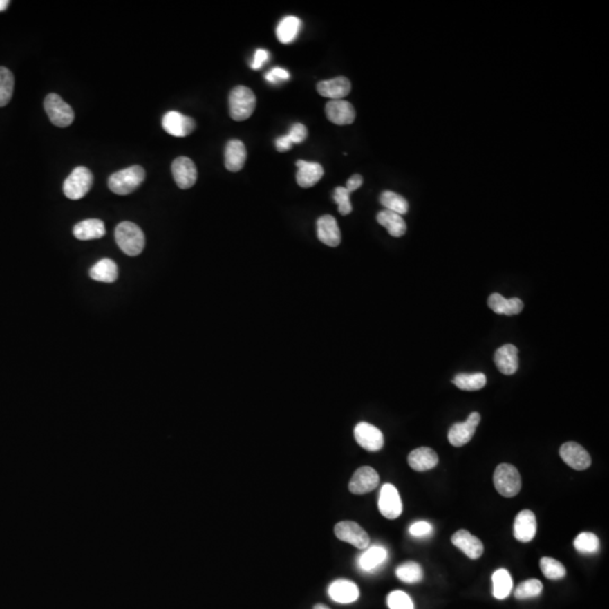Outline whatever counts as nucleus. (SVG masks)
<instances>
[{"mask_svg":"<svg viewBox=\"0 0 609 609\" xmlns=\"http://www.w3.org/2000/svg\"><path fill=\"white\" fill-rule=\"evenodd\" d=\"M115 242L124 254L137 256L144 251L146 239L140 227L130 221H123L115 228Z\"/></svg>","mask_w":609,"mask_h":609,"instance_id":"1","label":"nucleus"},{"mask_svg":"<svg viewBox=\"0 0 609 609\" xmlns=\"http://www.w3.org/2000/svg\"><path fill=\"white\" fill-rule=\"evenodd\" d=\"M146 178V171L139 165L121 169L111 175L109 189L118 196H127L140 187Z\"/></svg>","mask_w":609,"mask_h":609,"instance_id":"2","label":"nucleus"},{"mask_svg":"<svg viewBox=\"0 0 609 609\" xmlns=\"http://www.w3.org/2000/svg\"><path fill=\"white\" fill-rule=\"evenodd\" d=\"M256 107V97L251 88L237 86L230 92L229 114L235 121H245L251 117Z\"/></svg>","mask_w":609,"mask_h":609,"instance_id":"3","label":"nucleus"},{"mask_svg":"<svg viewBox=\"0 0 609 609\" xmlns=\"http://www.w3.org/2000/svg\"><path fill=\"white\" fill-rule=\"evenodd\" d=\"M496 491L505 498L517 496L521 490V478L518 469L510 464H501L493 475Z\"/></svg>","mask_w":609,"mask_h":609,"instance_id":"4","label":"nucleus"},{"mask_svg":"<svg viewBox=\"0 0 609 609\" xmlns=\"http://www.w3.org/2000/svg\"><path fill=\"white\" fill-rule=\"evenodd\" d=\"M93 182L94 176L92 171L87 167L78 166L64 181V196L71 200L82 199L92 189Z\"/></svg>","mask_w":609,"mask_h":609,"instance_id":"5","label":"nucleus"},{"mask_svg":"<svg viewBox=\"0 0 609 609\" xmlns=\"http://www.w3.org/2000/svg\"><path fill=\"white\" fill-rule=\"evenodd\" d=\"M44 110L50 121L59 128H66L74 122V110L58 94L53 93L46 96L44 100Z\"/></svg>","mask_w":609,"mask_h":609,"instance_id":"6","label":"nucleus"},{"mask_svg":"<svg viewBox=\"0 0 609 609\" xmlns=\"http://www.w3.org/2000/svg\"><path fill=\"white\" fill-rule=\"evenodd\" d=\"M334 533L342 542L349 543L359 550H366L371 538L367 532L355 521H340L334 527Z\"/></svg>","mask_w":609,"mask_h":609,"instance_id":"7","label":"nucleus"},{"mask_svg":"<svg viewBox=\"0 0 609 609\" xmlns=\"http://www.w3.org/2000/svg\"><path fill=\"white\" fill-rule=\"evenodd\" d=\"M481 421V415L478 412L469 414L465 422L455 423L448 432V440L455 447H462L473 438L476 428Z\"/></svg>","mask_w":609,"mask_h":609,"instance_id":"8","label":"nucleus"},{"mask_svg":"<svg viewBox=\"0 0 609 609\" xmlns=\"http://www.w3.org/2000/svg\"><path fill=\"white\" fill-rule=\"evenodd\" d=\"M162 126L169 135L184 138L194 131L196 121L176 111H169L162 117Z\"/></svg>","mask_w":609,"mask_h":609,"instance_id":"9","label":"nucleus"},{"mask_svg":"<svg viewBox=\"0 0 609 609\" xmlns=\"http://www.w3.org/2000/svg\"><path fill=\"white\" fill-rule=\"evenodd\" d=\"M378 509L380 514L387 519H396L403 512L401 496L392 484H384L378 499Z\"/></svg>","mask_w":609,"mask_h":609,"instance_id":"10","label":"nucleus"},{"mask_svg":"<svg viewBox=\"0 0 609 609\" xmlns=\"http://www.w3.org/2000/svg\"><path fill=\"white\" fill-rule=\"evenodd\" d=\"M171 173L175 183L182 190L190 189L198 180L196 164L189 157H178L171 164Z\"/></svg>","mask_w":609,"mask_h":609,"instance_id":"11","label":"nucleus"},{"mask_svg":"<svg viewBox=\"0 0 609 609\" xmlns=\"http://www.w3.org/2000/svg\"><path fill=\"white\" fill-rule=\"evenodd\" d=\"M380 484V475L373 467L362 466L357 469L349 483L350 492L357 496L374 491Z\"/></svg>","mask_w":609,"mask_h":609,"instance_id":"12","label":"nucleus"},{"mask_svg":"<svg viewBox=\"0 0 609 609\" xmlns=\"http://www.w3.org/2000/svg\"><path fill=\"white\" fill-rule=\"evenodd\" d=\"M355 438L359 446L368 451H378L384 446L383 433L371 423H358L355 428Z\"/></svg>","mask_w":609,"mask_h":609,"instance_id":"13","label":"nucleus"},{"mask_svg":"<svg viewBox=\"0 0 609 609\" xmlns=\"http://www.w3.org/2000/svg\"><path fill=\"white\" fill-rule=\"evenodd\" d=\"M560 456L563 462L576 471H585L591 465V457L581 444L569 441L561 447Z\"/></svg>","mask_w":609,"mask_h":609,"instance_id":"14","label":"nucleus"},{"mask_svg":"<svg viewBox=\"0 0 609 609\" xmlns=\"http://www.w3.org/2000/svg\"><path fill=\"white\" fill-rule=\"evenodd\" d=\"M325 112L328 119L337 126H346L355 122V107L344 100L328 102L325 107Z\"/></svg>","mask_w":609,"mask_h":609,"instance_id":"15","label":"nucleus"},{"mask_svg":"<svg viewBox=\"0 0 609 609\" xmlns=\"http://www.w3.org/2000/svg\"><path fill=\"white\" fill-rule=\"evenodd\" d=\"M451 543L471 560H478L483 554V543L467 530H460L453 534Z\"/></svg>","mask_w":609,"mask_h":609,"instance_id":"16","label":"nucleus"},{"mask_svg":"<svg viewBox=\"0 0 609 609\" xmlns=\"http://www.w3.org/2000/svg\"><path fill=\"white\" fill-rule=\"evenodd\" d=\"M537 532L535 514L530 510H523L517 514L514 523V536L521 543L533 541Z\"/></svg>","mask_w":609,"mask_h":609,"instance_id":"17","label":"nucleus"},{"mask_svg":"<svg viewBox=\"0 0 609 609\" xmlns=\"http://www.w3.org/2000/svg\"><path fill=\"white\" fill-rule=\"evenodd\" d=\"M317 92L323 97H328L331 101L343 100L351 92V83L346 77H337L333 79L323 80L317 84Z\"/></svg>","mask_w":609,"mask_h":609,"instance_id":"18","label":"nucleus"},{"mask_svg":"<svg viewBox=\"0 0 609 609\" xmlns=\"http://www.w3.org/2000/svg\"><path fill=\"white\" fill-rule=\"evenodd\" d=\"M317 237L325 245L337 247L341 243V230L333 216L325 214L317 221Z\"/></svg>","mask_w":609,"mask_h":609,"instance_id":"19","label":"nucleus"},{"mask_svg":"<svg viewBox=\"0 0 609 609\" xmlns=\"http://www.w3.org/2000/svg\"><path fill=\"white\" fill-rule=\"evenodd\" d=\"M328 594L335 603H351L358 599L360 592L355 582L346 579H339L332 582L328 588Z\"/></svg>","mask_w":609,"mask_h":609,"instance_id":"20","label":"nucleus"},{"mask_svg":"<svg viewBox=\"0 0 609 609\" xmlns=\"http://www.w3.org/2000/svg\"><path fill=\"white\" fill-rule=\"evenodd\" d=\"M494 362L500 373L503 375H514L518 371V349L512 344H505L496 350L494 355Z\"/></svg>","mask_w":609,"mask_h":609,"instance_id":"21","label":"nucleus"},{"mask_svg":"<svg viewBox=\"0 0 609 609\" xmlns=\"http://www.w3.org/2000/svg\"><path fill=\"white\" fill-rule=\"evenodd\" d=\"M411 469L417 471H429L438 465V455L429 447H420L412 450L407 458Z\"/></svg>","mask_w":609,"mask_h":609,"instance_id":"22","label":"nucleus"},{"mask_svg":"<svg viewBox=\"0 0 609 609\" xmlns=\"http://www.w3.org/2000/svg\"><path fill=\"white\" fill-rule=\"evenodd\" d=\"M247 151L244 142L237 139L228 141L225 149V165L228 171H241L245 165Z\"/></svg>","mask_w":609,"mask_h":609,"instance_id":"23","label":"nucleus"},{"mask_svg":"<svg viewBox=\"0 0 609 609\" xmlns=\"http://www.w3.org/2000/svg\"><path fill=\"white\" fill-rule=\"evenodd\" d=\"M297 167V183L303 189L314 187L324 175V169L319 162L298 160Z\"/></svg>","mask_w":609,"mask_h":609,"instance_id":"24","label":"nucleus"},{"mask_svg":"<svg viewBox=\"0 0 609 609\" xmlns=\"http://www.w3.org/2000/svg\"><path fill=\"white\" fill-rule=\"evenodd\" d=\"M487 305L493 312L500 315H517L524 310V303L519 298L503 297V294H492L487 300Z\"/></svg>","mask_w":609,"mask_h":609,"instance_id":"25","label":"nucleus"},{"mask_svg":"<svg viewBox=\"0 0 609 609\" xmlns=\"http://www.w3.org/2000/svg\"><path fill=\"white\" fill-rule=\"evenodd\" d=\"M387 556H388V553L383 546H371L359 557V567L366 572H371V571H375L382 567L387 560Z\"/></svg>","mask_w":609,"mask_h":609,"instance_id":"26","label":"nucleus"},{"mask_svg":"<svg viewBox=\"0 0 609 609\" xmlns=\"http://www.w3.org/2000/svg\"><path fill=\"white\" fill-rule=\"evenodd\" d=\"M106 234L104 223L100 219H86L74 227V236L79 241L100 239Z\"/></svg>","mask_w":609,"mask_h":609,"instance_id":"27","label":"nucleus"},{"mask_svg":"<svg viewBox=\"0 0 609 609\" xmlns=\"http://www.w3.org/2000/svg\"><path fill=\"white\" fill-rule=\"evenodd\" d=\"M89 276L95 281L112 283L119 276L117 263L110 259H102L89 270Z\"/></svg>","mask_w":609,"mask_h":609,"instance_id":"28","label":"nucleus"},{"mask_svg":"<svg viewBox=\"0 0 609 609\" xmlns=\"http://www.w3.org/2000/svg\"><path fill=\"white\" fill-rule=\"evenodd\" d=\"M301 21L296 16H285L277 26V37L283 44L294 42L301 30Z\"/></svg>","mask_w":609,"mask_h":609,"instance_id":"29","label":"nucleus"},{"mask_svg":"<svg viewBox=\"0 0 609 609\" xmlns=\"http://www.w3.org/2000/svg\"><path fill=\"white\" fill-rule=\"evenodd\" d=\"M377 221L378 224L385 227L388 230L389 235L393 237H402L406 233V224L401 214L383 210L377 214Z\"/></svg>","mask_w":609,"mask_h":609,"instance_id":"30","label":"nucleus"},{"mask_svg":"<svg viewBox=\"0 0 609 609\" xmlns=\"http://www.w3.org/2000/svg\"><path fill=\"white\" fill-rule=\"evenodd\" d=\"M492 582L493 596L496 599H505L512 594V579L507 570H496V572L493 573Z\"/></svg>","mask_w":609,"mask_h":609,"instance_id":"31","label":"nucleus"},{"mask_svg":"<svg viewBox=\"0 0 609 609\" xmlns=\"http://www.w3.org/2000/svg\"><path fill=\"white\" fill-rule=\"evenodd\" d=\"M453 383L457 388L462 391H478L483 388L487 384V377L483 373H475V374H458L453 378Z\"/></svg>","mask_w":609,"mask_h":609,"instance_id":"32","label":"nucleus"},{"mask_svg":"<svg viewBox=\"0 0 609 609\" xmlns=\"http://www.w3.org/2000/svg\"><path fill=\"white\" fill-rule=\"evenodd\" d=\"M380 203L385 207V210L395 212L397 214H405L409 212V203L403 196L392 191H385L380 196Z\"/></svg>","mask_w":609,"mask_h":609,"instance_id":"33","label":"nucleus"},{"mask_svg":"<svg viewBox=\"0 0 609 609\" xmlns=\"http://www.w3.org/2000/svg\"><path fill=\"white\" fill-rule=\"evenodd\" d=\"M14 75L10 69L0 67V107L6 106L10 103L14 93Z\"/></svg>","mask_w":609,"mask_h":609,"instance_id":"34","label":"nucleus"},{"mask_svg":"<svg viewBox=\"0 0 609 609\" xmlns=\"http://www.w3.org/2000/svg\"><path fill=\"white\" fill-rule=\"evenodd\" d=\"M396 576L405 583H418L423 579L422 568L417 562H406L396 569Z\"/></svg>","mask_w":609,"mask_h":609,"instance_id":"35","label":"nucleus"},{"mask_svg":"<svg viewBox=\"0 0 609 609\" xmlns=\"http://www.w3.org/2000/svg\"><path fill=\"white\" fill-rule=\"evenodd\" d=\"M542 582L537 579H530L518 585L514 590V597L521 600L530 599V598L538 597L539 594H542Z\"/></svg>","mask_w":609,"mask_h":609,"instance_id":"36","label":"nucleus"},{"mask_svg":"<svg viewBox=\"0 0 609 609\" xmlns=\"http://www.w3.org/2000/svg\"><path fill=\"white\" fill-rule=\"evenodd\" d=\"M539 565H541L543 574L551 580H560L567 574V570L564 568L563 564L553 557H543Z\"/></svg>","mask_w":609,"mask_h":609,"instance_id":"37","label":"nucleus"},{"mask_svg":"<svg viewBox=\"0 0 609 609\" xmlns=\"http://www.w3.org/2000/svg\"><path fill=\"white\" fill-rule=\"evenodd\" d=\"M574 547L583 554H592L599 550V539L592 533H581L574 539Z\"/></svg>","mask_w":609,"mask_h":609,"instance_id":"38","label":"nucleus"},{"mask_svg":"<svg viewBox=\"0 0 609 609\" xmlns=\"http://www.w3.org/2000/svg\"><path fill=\"white\" fill-rule=\"evenodd\" d=\"M389 609H414V603L404 591H393L387 597Z\"/></svg>","mask_w":609,"mask_h":609,"instance_id":"39","label":"nucleus"},{"mask_svg":"<svg viewBox=\"0 0 609 609\" xmlns=\"http://www.w3.org/2000/svg\"><path fill=\"white\" fill-rule=\"evenodd\" d=\"M350 194L351 193L346 190L344 187H337L334 190L333 199L337 203L339 212L342 216H346V214H349L350 212H353V205H351V201H350Z\"/></svg>","mask_w":609,"mask_h":609,"instance_id":"40","label":"nucleus"},{"mask_svg":"<svg viewBox=\"0 0 609 609\" xmlns=\"http://www.w3.org/2000/svg\"><path fill=\"white\" fill-rule=\"evenodd\" d=\"M307 135H308V131H307V128L303 126V123H294V126L291 127L290 130H289L287 137L292 142V144H301V142L306 140Z\"/></svg>","mask_w":609,"mask_h":609,"instance_id":"41","label":"nucleus"},{"mask_svg":"<svg viewBox=\"0 0 609 609\" xmlns=\"http://www.w3.org/2000/svg\"><path fill=\"white\" fill-rule=\"evenodd\" d=\"M265 79H267V82H269L270 84H272V85H279V84L283 83V82H287V80L290 79V74H289L288 71H285L283 68L276 67L271 69V71L265 75Z\"/></svg>","mask_w":609,"mask_h":609,"instance_id":"42","label":"nucleus"},{"mask_svg":"<svg viewBox=\"0 0 609 609\" xmlns=\"http://www.w3.org/2000/svg\"><path fill=\"white\" fill-rule=\"evenodd\" d=\"M432 530L433 527L428 521H417L410 527V534L414 537H427L432 534Z\"/></svg>","mask_w":609,"mask_h":609,"instance_id":"43","label":"nucleus"},{"mask_svg":"<svg viewBox=\"0 0 609 609\" xmlns=\"http://www.w3.org/2000/svg\"><path fill=\"white\" fill-rule=\"evenodd\" d=\"M269 58L270 53H268L267 50L257 49L254 55V59H253V62L251 64L252 69L259 71V69L263 67L264 64L269 62Z\"/></svg>","mask_w":609,"mask_h":609,"instance_id":"44","label":"nucleus"},{"mask_svg":"<svg viewBox=\"0 0 609 609\" xmlns=\"http://www.w3.org/2000/svg\"><path fill=\"white\" fill-rule=\"evenodd\" d=\"M362 183H364V178H362V175L355 174L348 180L346 189L351 193L353 191L358 190L359 187H362Z\"/></svg>","mask_w":609,"mask_h":609,"instance_id":"45","label":"nucleus"},{"mask_svg":"<svg viewBox=\"0 0 609 609\" xmlns=\"http://www.w3.org/2000/svg\"><path fill=\"white\" fill-rule=\"evenodd\" d=\"M276 147L278 151L280 153H285V151H288V150L291 149L292 147V142L289 140L287 135H282V137H279L276 140Z\"/></svg>","mask_w":609,"mask_h":609,"instance_id":"46","label":"nucleus"},{"mask_svg":"<svg viewBox=\"0 0 609 609\" xmlns=\"http://www.w3.org/2000/svg\"><path fill=\"white\" fill-rule=\"evenodd\" d=\"M10 5L8 0H0V12L7 10V7Z\"/></svg>","mask_w":609,"mask_h":609,"instance_id":"47","label":"nucleus"},{"mask_svg":"<svg viewBox=\"0 0 609 609\" xmlns=\"http://www.w3.org/2000/svg\"><path fill=\"white\" fill-rule=\"evenodd\" d=\"M314 609H330V608H328V606H325V605H323V603H317V605H315V607H314Z\"/></svg>","mask_w":609,"mask_h":609,"instance_id":"48","label":"nucleus"}]
</instances>
